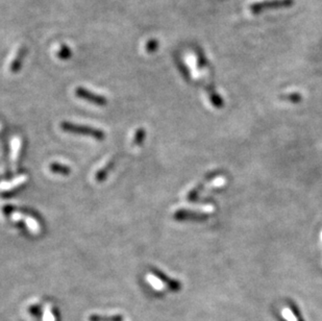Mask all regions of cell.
<instances>
[{"label":"cell","instance_id":"6da1fadb","mask_svg":"<svg viewBox=\"0 0 322 321\" xmlns=\"http://www.w3.org/2000/svg\"><path fill=\"white\" fill-rule=\"evenodd\" d=\"M61 129L62 131L70 134H75V135H84V136H89L91 138H94L95 140L98 141H103L105 139V134L98 129L88 127V126H80V124H75L71 122H62L61 123Z\"/></svg>","mask_w":322,"mask_h":321},{"label":"cell","instance_id":"7a4b0ae2","mask_svg":"<svg viewBox=\"0 0 322 321\" xmlns=\"http://www.w3.org/2000/svg\"><path fill=\"white\" fill-rule=\"evenodd\" d=\"M75 96L83 99V100H86L88 102H91L92 104L98 105V106H105L107 104L106 98H104L103 96L98 95L94 92L89 91L83 87H78L75 89Z\"/></svg>","mask_w":322,"mask_h":321},{"label":"cell","instance_id":"3957f363","mask_svg":"<svg viewBox=\"0 0 322 321\" xmlns=\"http://www.w3.org/2000/svg\"><path fill=\"white\" fill-rule=\"evenodd\" d=\"M26 53H27V48L25 46H22L17 50L15 57L13 58V60L10 64V71L12 73H17L18 71L20 70V68L22 66V61L25 58Z\"/></svg>","mask_w":322,"mask_h":321},{"label":"cell","instance_id":"277c9868","mask_svg":"<svg viewBox=\"0 0 322 321\" xmlns=\"http://www.w3.org/2000/svg\"><path fill=\"white\" fill-rule=\"evenodd\" d=\"M150 271H151V273L154 275V276H156L159 280H162L163 283H165V284H167V286H168V288H170L171 290H173V291H177V290H180L181 289V285H180V283L178 282H176V280H174V279H171V278H169L166 274H164L162 271H159L158 269H156V268H150Z\"/></svg>","mask_w":322,"mask_h":321},{"label":"cell","instance_id":"5b68a950","mask_svg":"<svg viewBox=\"0 0 322 321\" xmlns=\"http://www.w3.org/2000/svg\"><path fill=\"white\" fill-rule=\"evenodd\" d=\"M116 164V160L115 159H112L110 160L109 163H107L105 166H103L96 174H95V180L97 183H102L106 180L107 175L110 174V172L113 170L114 166Z\"/></svg>","mask_w":322,"mask_h":321},{"label":"cell","instance_id":"8992f818","mask_svg":"<svg viewBox=\"0 0 322 321\" xmlns=\"http://www.w3.org/2000/svg\"><path fill=\"white\" fill-rule=\"evenodd\" d=\"M49 169L52 173H57L61 175H69L71 173V168L66 165H62L59 163H51L49 165Z\"/></svg>","mask_w":322,"mask_h":321},{"label":"cell","instance_id":"52a82bcc","mask_svg":"<svg viewBox=\"0 0 322 321\" xmlns=\"http://www.w3.org/2000/svg\"><path fill=\"white\" fill-rule=\"evenodd\" d=\"M89 321H123V317L121 315H114V316H99V315H92L89 317Z\"/></svg>","mask_w":322,"mask_h":321},{"label":"cell","instance_id":"ba28073f","mask_svg":"<svg viewBox=\"0 0 322 321\" xmlns=\"http://www.w3.org/2000/svg\"><path fill=\"white\" fill-rule=\"evenodd\" d=\"M145 137H146V132H145V130L143 129V128L138 129V131H137L136 134H135V138H134V141H133V144L136 145V146L142 145L143 142H144V140H145Z\"/></svg>","mask_w":322,"mask_h":321},{"label":"cell","instance_id":"9c48e42d","mask_svg":"<svg viewBox=\"0 0 322 321\" xmlns=\"http://www.w3.org/2000/svg\"><path fill=\"white\" fill-rule=\"evenodd\" d=\"M14 212L25 214V215L30 216V217H33L34 219H37L38 221H40V218H41L38 213H35L34 211H32V210H30V209H27V208H17V207H14Z\"/></svg>","mask_w":322,"mask_h":321},{"label":"cell","instance_id":"30bf717a","mask_svg":"<svg viewBox=\"0 0 322 321\" xmlns=\"http://www.w3.org/2000/svg\"><path fill=\"white\" fill-rule=\"evenodd\" d=\"M26 188V184H21L18 186L17 188H14L13 190H10V191H6L2 194V196L4 198H10V197H13V196L17 195L18 193H20L21 191H23L24 189Z\"/></svg>","mask_w":322,"mask_h":321},{"label":"cell","instance_id":"8fae6325","mask_svg":"<svg viewBox=\"0 0 322 321\" xmlns=\"http://www.w3.org/2000/svg\"><path fill=\"white\" fill-rule=\"evenodd\" d=\"M57 56L61 60H67V59H69L71 57V50H70V48L68 46L63 45V46H61V48L57 52Z\"/></svg>","mask_w":322,"mask_h":321},{"label":"cell","instance_id":"7c38bea8","mask_svg":"<svg viewBox=\"0 0 322 321\" xmlns=\"http://www.w3.org/2000/svg\"><path fill=\"white\" fill-rule=\"evenodd\" d=\"M158 47V42L154 39H151L149 41L146 42V45H145V50L148 52V53H151V52H154Z\"/></svg>","mask_w":322,"mask_h":321},{"label":"cell","instance_id":"4fadbf2b","mask_svg":"<svg viewBox=\"0 0 322 321\" xmlns=\"http://www.w3.org/2000/svg\"><path fill=\"white\" fill-rule=\"evenodd\" d=\"M30 314L33 316H39L41 314V308L39 306H32L29 308Z\"/></svg>","mask_w":322,"mask_h":321},{"label":"cell","instance_id":"5bb4252c","mask_svg":"<svg viewBox=\"0 0 322 321\" xmlns=\"http://www.w3.org/2000/svg\"><path fill=\"white\" fill-rule=\"evenodd\" d=\"M16 226H17L18 228H20V229L23 231V233L28 234V229H27V227H26V225H25V223H24V222H22V221L16 222Z\"/></svg>","mask_w":322,"mask_h":321}]
</instances>
